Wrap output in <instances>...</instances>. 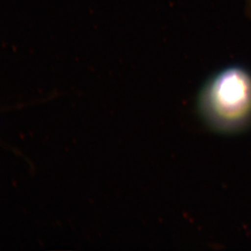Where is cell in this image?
<instances>
[{
	"mask_svg": "<svg viewBox=\"0 0 251 251\" xmlns=\"http://www.w3.org/2000/svg\"><path fill=\"white\" fill-rule=\"evenodd\" d=\"M199 109L211 128L234 133L251 123V74L230 65L210 76L199 94Z\"/></svg>",
	"mask_w": 251,
	"mask_h": 251,
	"instance_id": "cell-1",
	"label": "cell"
},
{
	"mask_svg": "<svg viewBox=\"0 0 251 251\" xmlns=\"http://www.w3.org/2000/svg\"><path fill=\"white\" fill-rule=\"evenodd\" d=\"M247 2H248V6L251 7V0H247Z\"/></svg>",
	"mask_w": 251,
	"mask_h": 251,
	"instance_id": "cell-2",
	"label": "cell"
}]
</instances>
